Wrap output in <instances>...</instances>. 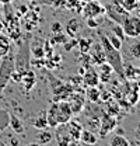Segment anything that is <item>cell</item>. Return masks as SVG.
<instances>
[{"instance_id":"1","label":"cell","mask_w":140,"mask_h":146,"mask_svg":"<svg viewBox=\"0 0 140 146\" xmlns=\"http://www.w3.org/2000/svg\"><path fill=\"white\" fill-rule=\"evenodd\" d=\"M98 35H100V39H101V45H102V49H104L106 62L112 66L114 72L116 73L121 79H125V73H123L125 65H123V58L121 55V51L111 45V42L108 41V38H106L104 33H98Z\"/></svg>"},{"instance_id":"2","label":"cell","mask_w":140,"mask_h":146,"mask_svg":"<svg viewBox=\"0 0 140 146\" xmlns=\"http://www.w3.org/2000/svg\"><path fill=\"white\" fill-rule=\"evenodd\" d=\"M31 34H27L18 42V52L14 55V69L21 74L27 73L31 68V51H30Z\"/></svg>"},{"instance_id":"3","label":"cell","mask_w":140,"mask_h":146,"mask_svg":"<svg viewBox=\"0 0 140 146\" xmlns=\"http://www.w3.org/2000/svg\"><path fill=\"white\" fill-rule=\"evenodd\" d=\"M71 115H73V112L70 110L69 104L65 100L55 101L52 106H51L48 114H46L48 125L55 128V127H57L59 124H65V122H67L70 118H71Z\"/></svg>"},{"instance_id":"4","label":"cell","mask_w":140,"mask_h":146,"mask_svg":"<svg viewBox=\"0 0 140 146\" xmlns=\"http://www.w3.org/2000/svg\"><path fill=\"white\" fill-rule=\"evenodd\" d=\"M13 70H14V54L10 49L7 54L0 58V96L7 87V84L11 79Z\"/></svg>"},{"instance_id":"5","label":"cell","mask_w":140,"mask_h":146,"mask_svg":"<svg viewBox=\"0 0 140 146\" xmlns=\"http://www.w3.org/2000/svg\"><path fill=\"white\" fill-rule=\"evenodd\" d=\"M105 14L109 17V20H112L114 23L122 24V21L130 14V11H127L122 4H115V3H109L104 7Z\"/></svg>"},{"instance_id":"6","label":"cell","mask_w":140,"mask_h":146,"mask_svg":"<svg viewBox=\"0 0 140 146\" xmlns=\"http://www.w3.org/2000/svg\"><path fill=\"white\" fill-rule=\"evenodd\" d=\"M122 28L125 35L129 38H137L140 35V17L139 16H127L122 21Z\"/></svg>"},{"instance_id":"7","label":"cell","mask_w":140,"mask_h":146,"mask_svg":"<svg viewBox=\"0 0 140 146\" xmlns=\"http://www.w3.org/2000/svg\"><path fill=\"white\" fill-rule=\"evenodd\" d=\"M65 101L69 104V107L73 114H79V112H81V110L84 108L86 98H84V94L83 93L80 94L79 91H73V93H70L69 96H67V98Z\"/></svg>"},{"instance_id":"8","label":"cell","mask_w":140,"mask_h":146,"mask_svg":"<svg viewBox=\"0 0 140 146\" xmlns=\"http://www.w3.org/2000/svg\"><path fill=\"white\" fill-rule=\"evenodd\" d=\"M105 10H104V6H101L98 1L95 0H88V3L86 4V7L83 9V14L84 17L88 18V17H98L101 14H104Z\"/></svg>"},{"instance_id":"9","label":"cell","mask_w":140,"mask_h":146,"mask_svg":"<svg viewBox=\"0 0 140 146\" xmlns=\"http://www.w3.org/2000/svg\"><path fill=\"white\" fill-rule=\"evenodd\" d=\"M88 54H90V58H91V62L94 65H97V66H100L101 63L106 62L104 49H102V45L101 44H92L91 48H90V51H88Z\"/></svg>"},{"instance_id":"10","label":"cell","mask_w":140,"mask_h":146,"mask_svg":"<svg viewBox=\"0 0 140 146\" xmlns=\"http://www.w3.org/2000/svg\"><path fill=\"white\" fill-rule=\"evenodd\" d=\"M81 79H83V84L84 87H94V86H98L100 83V76L98 72L94 69V68H87L86 72L81 74Z\"/></svg>"},{"instance_id":"11","label":"cell","mask_w":140,"mask_h":146,"mask_svg":"<svg viewBox=\"0 0 140 146\" xmlns=\"http://www.w3.org/2000/svg\"><path fill=\"white\" fill-rule=\"evenodd\" d=\"M56 128V141L59 145H69V143H76L71 136H70L67 127H66V122L65 124H59Z\"/></svg>"},{"instance_id":"12","label":"cell","mask_w":140,"mask_h":146,"mask_svg":"<svg viewBox=\"0 0 140 146\" xmlns=\"http://www.w3.org/2000/svg\"><path fill=\"white\" fill-rule=\"evenodd\" d=\"M30 51L34 59H44L45 58V51H44V41L39 42L38 39H34L30 42Z\"/></svg>"},{"instance_id":"13","label":"cell","mask_w":140,"mask_h":146,"mask_svg":"<svg viewBox=\"0 0 140 146\" xmlns=\"http://www.w3.org/2000/svg\"><path fill=\"white\" fill-rule=\"evenodd\" d=\"M66 127H67V131H69L71 139L77 143V142L80 141V135H81V131H83L81 125H80L77 121H70L69 119V121L66 122Z\"/></svg>"},{"instance_id":"14","label":"cell","mask_w":140,"mask_h":146,"mask_svg":"<svg viewBox=\"0 0 140 146\" xmlns=\"http://www.w3.org/2000/svg\"><path fill=\"white\" fill-rule=\"evenodd\" d=\"M21 83L24 84V87H25V90L30 91L34 89L35 83H36V76H35V72L32 69H30L27 73H24L22 74V77H21Z\"/></svg>"},{"instance_id":"15","label":"cell","mask_w":140,"mask_h":146,"mask_svg":"<svg viewBox=\"0 0 140 146\" xmlns=\"http://www.w3.org/2000/svg\"><path fill=\"white\" fill-rule=\"evenodd\" d=\"M101 122H102V127H101V135L105 136V133H108L109 131H112L115 128V119L112 118V115H104L101 118Z\"/></svg>"},{"instance_id":"16","label":"cell","mask_w":140,"mask_h":146,"mask_svg":"<svg viewBox=\"0 0 140 146\" xmlns=\"http://www.w3.org/2000/svg\"><path fill=\"white\" fill-rule=\"evenodd\" d=\"M53 139V133L51 131H48V128L46 129H39V133L36 135V142L38 143H41V145H48V143H51Z\"/></svg>"},{"instance_id":"17","label":"cell","mask_w":140,"mask_h":146,"mask_svg":"<svg viewBox=\"0 0 140 146\" xmlns=\"http://www.w3.org/2000/svg\"><path fill=\"white\" fill-rule=\"evenodd\" d=\"M80 141L83 143H86V145H94V143H97V135L92 131L83 129L81 131V135H80Z\"/></svg>"},{"instance_id":"18","label":"cell","mask_w":140,"mask_h":146,"mask_svg":"<svg viewBox=\"0 0 140 146\" xmlns=\"http://www.w3.org/2000/svg\"><path fill=\"white\" fill-rule=\"evenodd\" d=\"M9 125L13 128V131L16 133H22L24 132V125H22L21 119L18 118L17 115H14V114H10V122H9Z\"/></svg>"},{"instance_id":"19","label":"cell","mask_w":140,"mask_h":146,"mask_svg":"<svg viewBox=\"0 0 140 146\" xmlns=\"http://www.w3.org/2000/svg\"><path fill=\"white\" fill-rule=\"evenodd\" d=\"M11 49V44H10V38L6 35H3L0 33V58L3 55H6L9 51Z\"/></svg>"},{"instance_id":"20","label":"cell","mask_w":140,"mask_h":146,"mask_svg":"<svg viewBox=\"0 0 140 146\" xmlns=\"http://www.w3.org/2000/svg\"><path fill=\"white\" fill-rule=\"evenodd\" d=\"M123 73H125V77L129 79V80H137L140 77V70L136 69V68H133L132 65H127L126 69L123 68Z\"/></svg>"},{"instance_id":"21","label":"cell","mask_w":140,"mask_h":146,"mask_svg":"<svg viewBox=\"0 0 140 146\" xmlns=\"http://www.w3.org/2000/svg\"><path fill=\"white\" fill-rule=\"evenodd\" d=\"M84 94L88 98V101H91V103H98L100 101V90L97 89V86L87 87V90L84 91Z\"/></svg>"},{"instance_id":"22","label":"cell","mask_w":140,"mask_h":146,"mask_svg":"<svg viewBox=\"0 0 140 146\" xmlns=\"http://www.w3.org/2000/svg\"><path fill=\"white\" fill-rule=\"evenodd\" d=\"M79 28H80V23L76 20V18H71L69 23H67V27H66V33H67V36H74L76 35V33L79 31Z\"/></svg>"},{"instance_id":"23","label":"cell","mask_w":140,"mask_h":146,"mask_svg":"<svg viewBox=\"0 0 140 146\" xmlns=\"http://www.w3.org/2000/svg\"><path fill=\"white\" fill-rule=\"evenodd\" d=\"M91 45H92V41L90 38H80V39H77V46H79L81 54H87L90 51V48H91Z\"/></svg>"},{"instance_id":"24","label":"cell","mask_w":140,"mask_h":146,"mask_svg":"<svg viewBox=\"0 0 140 146\" xmlns=\"http://www.w3.org/2000/svg\"><path fill=\"white\" fill-rule=\"evenodd\" d=\"M67 34H63L62 31H59V33H53V36H52V39L49 41L51 44H52L53 46L55 45H63L66 41H67Z\"/></svg>"},{"instance_id":"25","label":"cell","mask_w":140,"mask_h":146,"mask_svg":"<svg viewBox=\"0 0 140 146\" xmlns=\"http://www.w3.org/2000/svg\"><path fill=\"white\" fill-rule=\"evenodd\" d=\"M109 143L112 146H129L130 145V142H129L125 136H122V135H114V136L111 138Z\"/></svg>"},{"instance_id":"26","label":"cell","mask_w":140,"mask_h":146,"mask_svg":"<svg viewBox=\"0 0 140 146\" xmlns=\"http://www.w3.org/2000/svg\"><path fill=\"white\" fill-rule=\"evenodd\" d=\"M10 122V114L4 110H0V131H4L9 127Z\"/></svg>"},{"instance_id":"27","label":"cell","mask_w":140,"mask_h":146,"mask_svg":"<svg viewBox=\"0 0 140 146\" xmlns=\"http://www.w3.org/2000/svg\"><path fill=\"white\" fill-rule=\"evenodd\" d=\"M129 54L132 58L135 59H139L140 58V42L139 41H133L129 46Z\"/></svg>"},{"instance_id":"28","label":"cell","mask_w":140,"mask_h":146,"mask_svg":"<svg viewBox=\"0 0 140 146\" xmlns=\"http://www.w3.org/2000/svg\"><path fill=\"white\" fill-rule=\"evenodd\" d=\"M106 103V111H108V114L109 115H116L118 112H119V110H121V106L119 104H116V103H114L112 100H108V101H105Z\"/></svg>"},{"instance_id":"29","label":"cell","mask_w":140,"mask_h":146,"mask_svg":"<svg viewBox=\"0 0 140 146\" xmlns=\"http://www.w3.org/2000/svg\"><path fill=\"white\" fill-rule=\"evenodd\" d=\"M32 125H34V128H36V129H46V128L49 127V125H48L46 115H41V117H38V118L34 121Z\"/></svg>"},{"instance_id":"30","label":"cell","mask_w":140,"mask_h":146,"mask_svg":"<svg viewBox=\"0 0 140 146\" xmlns=\"http://www.w3.org/2000/svg\"><path fill=\"white\" fill-rule=\"evenodd\" d=\"M79 62H80V66H83V68H86V69L92 65L91 58H90L88 52L87 54H81V52H80V55H79Z\"/></svg>"},{"instance_id":"31","label":"cell","mask_w":140,"mask_h":146,"mask_svg":"<svg viewBox=\"0 0 140 146\" xmlns=\"http://www.w3.org/2000/svg\"><path fill=\"white\" fill-rule=\"evenodd\" d=\"M106 38H108V41L111 42V45H112L114 48H116V49L121 51V48H122V42H123L121 38H118L115 34H109V35H106Z\"/></svg>"},{"instance_id":"32","label":"cell","mask_w":140,"mask_h":146,"mask_svg":"<svg viewBox=\"0 0 140 146\" xmlns=\"http://www.w3.org/2000/svg\"><path fill=\"white\" fill-rule=\"evenodd\" d=\"M111 31H112V34H115V35L118 36V38H121V39H125L126 35H125V33H123V28H122V24H114L112 27H111Z\"/></svg>"},{"instance_id":"33","label":"cell","mask_w":140,"mask_h":146,"mask_svg":"<svg viewBox=\"0 0 140 146\" xmlns=\"http://www.w3.org/2000/svg\"><path fill=\"white\" fill-rule=\"evenodd\" d=\"M137 4H139V0H122V6L127 11H132L133 9H136Z\"/></svg>"},{"instance_id":"34","label":"cell","mask_w":140,"mask_h":146,"mask_svg":"<svg viewBox=\"0 0 140 146\" xmlns=\"http://www.w3.org/2000/svg\"><path fill=\"white\" fill-rule=\"evenodd\" d=\"M76 45H77V39H76L74 36H71V39H69V38H67V41L63 44L65 51H67V52H70V51H71V49H73Z\"/></svg>"},{"instance_id":"35","label":"cell","mask_w":140,"mask_h":146,"mask_svg":"<svg viewBox=\"0 0 140 146\" xmlns=\"http://www.w3.org/2000/svg\"><path fill=\"white\" fill-rule=\"evenodd\" d=\"M21 77H22V74L14 69L13 73H11V79H10V80H13V82H16V83H21Z\"/></svg>"},{"instance_id":"36","label":"cell","mask_w":140,"mask_h":146,"mask_svg":"<svg viewBox=\"0 0 140 146\" xmlns=\"http://www.w3.org/2000/svg\"><path fill=\"white\" fill-rule=\"evenodd\" d=\"M87 25L90 28H97L100 24H98V21L95 20V17H88L87 18Z\"/></svg>"},{"instance_id":"37","label":"cell","mask_w":140,"mask_h":146,"mask_svg":"<svg viewBox=\"0 0 140 146\" xmlns=\"http://www.w3.org/2000/svg\"><path fill=\"white\" fill-rule=\"evenodd\" d=\"M51 30H52V33H59V31H62V24H60L59 21H55L52 24V27H51Z\"/></svg>"},{"instance_id":"38","label":"cell","mask_w":140,"mask_h":146,"mask_svg":"<svg viewBox=\"0 0 140 146\" xmlns=\"http://www.w3.org/2000/svg\"><path fill=\"white\" fill-rule=\"evenodd\" d=\"M27 11H28V7L27 6H20L18 7V13L20 14H27Z\"/></svg>"},{"instance_id":"39","label":"cell","mask_w":140,"mask_h":146,"mask_svg":"<svg viewBox=\"0 0 140 146\" xmlns=\"http://www.w3.org/2000/svg\"><path fill=\"white\" fill-rule=\"evenodd\" d=\"M13 1H14V0H0V3H1V6H3V4H9V3L11 4Z\"/></svg>"},{"instance_id":"40","label":"cell","mask_w":140,"mask_h":146,"mask_svg":"<svg viewBox=\"0 0 140 146\" xmlns=\"http://www.w3.org/2000/svg\"><path fill=\"white\" fill-rule=\"evenodd\" d=\"M10 143H11V145H18V141L17 139H11V141H10Z\"/></svg>"},{"instance_id":"41","label":"cell","mask_w":140,"mask_h":146,"mask_svg":"<svg viewBox=\"0 0 140 146\" xmlns=\"http://www.w3.org/2000/svg\"><path fill=\"white\" fill-rule=\"evenodd\" d=\"M3 28H4V25H3V23H1V21H0V33H1V31H3Z\"/></svg>"},{"instance_id":"42","label":"cell","mask_w":140,"mask_h":146,"mask_svg":"<svg viewBox=\"0 0 140 146\" xmlns=\"http://www.w3.org/2000/svg\"><path fill=\"white\" fill-rule=\"evenodd\" d=\"M137 86H139V89H140V77L137 79Z\"/></svg>"},{"instance_id":"43","label":"cell","mask_w":140,"mask_h":146,"mask_svg":"<svg viewBox=\"0 0 140 146\" xmlns=\"http://www.w3.org/2000/svg\"><path fill=\"white\" fill-rule=\"evenodd\" d=\"M139 65H140V58H139Z\"/></svg>"},{"instance_id":"44","label":"cell","mask_w":140,"mask_h":146,"mask_svg":"<svg viewBox=\"0 0 140 146\" xmlns=\"http://www.w3.org/2000/svg\"><path fill=\"white\" fill-rule=\"evenodd\" d=\"M0 7H1V3H0Z\"/></svg>"},{"instance_id":"45","label":"cell","mask_w":140,"mask_h":146,"mask_svg":"<svg viewBox=\"0 0 140 146\" xmlns=\"http://www.w3.org/2000/svg\"><path fill=\"white\" fill-rule=\"evenodd\" d=\"M87 1H88V0H87Z\"/></svg>"}]
</instances>
